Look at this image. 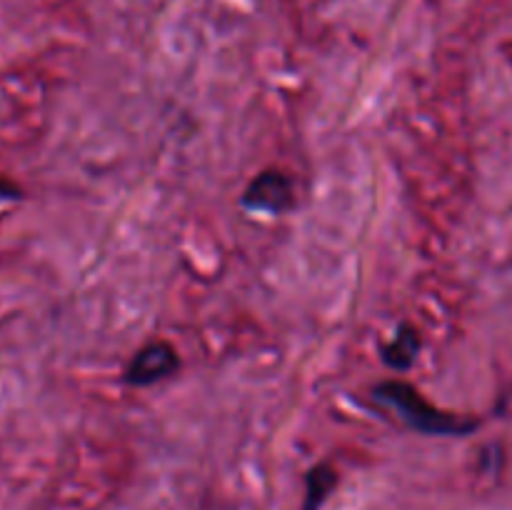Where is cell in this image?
Returning <instances> with one entry per match:
<instances>
[{
  "label": "cell",
  "instance_id": "1",
  "mask_svg": "<svg viewBox=\"0 0 512 510\" xmlns=\"http://www.w3.org/2000/svg\"><path fill=\"white\" fill-rule=\"evenodd\" d=\"M373 393L380 403L393 408L395 413L410 425V428L420 430V433L465 435V433H473V430L478 428L475 420L448 413V410H440L438 405L430 403L423 393H418L413 385L403 383V380H388V383H380Z\"/></svg>",
  "mask_w": 512,
  "mask_h": 510
},
{
  "label": "cell",
  "instance_id": "2",
  "mask_svg": "<svg viewBox=\"0 0 512 510\" xmlns=\"http://www.w3.org/2000/svg\"><path fill=\"white\" fill-rule=\"evenodd\" d=\"M178 365V353L168 343L155 340V343H148L133 355L128 370H125V380L130 385H153L173 375Z\"/></svg>",
  "mask_w": 512,
  "mask_h": 510
},
{
  "label": "cell",
  "instance_id": "3",
  "mask_svg": "<svg viewBox=\"0 0 512 510\" xmlns=\"http://www.w3.org/2000/svg\"><path fill=\"white\" fill-rule=\"evenodd\" d=\"M293 203V180L285 173H280V170H265L245 190V205H250L255 210L285 213V210L293 208Z\"/></svg>",
  "mask_w": 512,
  "mask_h": 510
},
{
  "label": "cell",
  "instance_id": "4",
  "mask_svg": "<svg viewBox=\"0 0 512 510\" xmlns=\"http://www.w3.org/2000/svg\"><path fill=\"white\" fill-rule=\"evenodd\" d=\"M418 348H420L418 333H415L410 325H403V328H400V333L395 335L393 343L385 348L383 358L390 368L403 370V368H410V365H413L415 355H418Z\"/></svg>",
  "mask_w": 512,
  "mask_h": 510
},
{
  "label": "cell",
  "instance_id": "5",
  "mask_svg": "<svg viewBox=\"0 0 512 510\" xmlns=\"http://www.w3.org/2000/svg\"><path fill=\"white\" fill-rule=\"evenodd\" d=\"M308 495H305V510H318L325 503L333 488L338 485V473L330 465H318L308 473Z\"/></svg>",
  "mask_w": 512,
  "mask_h": 510
},
{
  "label": "cell",
  "instance_id": "6",
  "mask_svg": "<svg viewBox=\"0 0 512 510\" xmlns=\"http://www.w3.org/2000/svg\"><path fill=\"white\" fill-rule=\"evenodd\" d=\"M0 198H20V190L13 183L0 178Z\"/></svg>",
  "mask_w": 512,
  "mask_h": 510
}]
</instances>
